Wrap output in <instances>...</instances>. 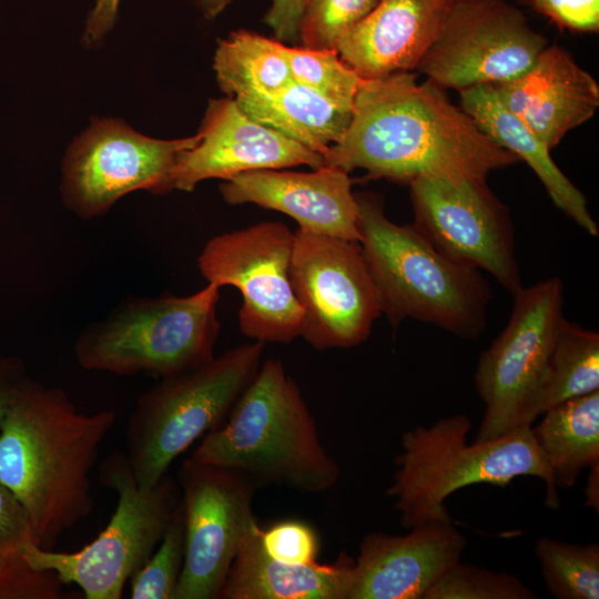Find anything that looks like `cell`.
<instances>
[{"instance_id": "6da1fadb", "label": "cell", "mask_w": 599, "mask_h": 599, "mask_svg": "<svg viewBox=\"0 0 599 599\" xmlns=\"http://www.w3.org/2000/svg\"><path fill=\"white\" fill-rule=\"evenodd\" d=\"M440 87L410 71L364 79L344 136L324 165L370 177L486 181L519 159L496 144Z\"/></svg>"}, {"instance_id": "7a4b0ae2", "label": "cell", "mask_w": 599, "mask_h": 599, "mask_svg": "<svg viewBox=\"0 0 599 599\" xmlns=\"http://www.w3.org/2000/svg\"><path fill=\"white\" fill-rule=\"evenodd\" d=\"M115 420V410L80 412L65 390L29 376L18 387L0 419V483L41 548L93 511L90 473Z\"/></svg>"}, {"instance_id": "3957f363", "label": "cell", "mask_w": 599, "mask_h": 599, "mask_svg": "<svg viewBox=\"0 0 599 599\" xmlns=\"http://www.w3.org/2000/svg\"><path fill=\"white\" fill-rule=\"evenodd\" d=\"M190 458L241 471L258 486L311 494L333 488L341 474L298 385L277 358L262 362L226 420L202 437Z\"/></svg>"}, {"instance_id": "277c9868", "label": "cell", "mask_w": 599, "mask_h": 599, "mask_svg": "<svg viewBox=\"0 0 599 599\" xmlns=\"http://www.w3.org/2000/svg\"><path fill=\"white\" fill-rule=\"evenodd\" d=\"M355 195L359 244L378 292L382 314L392 326L415 319L461 338L479 337L491 297L480 272L444 256L413 224L390 221L378 196Z\"/></svg>"}, {"instance_id": "5b68a950", "label": "cell", "mask_w": 599, "mask_h": 599, "mask_svg": "<svg viewBox=\"0 0 599 599\" xmlns=\"http://www.w3.org/2000/svg\"><path fill=\"white\" fill-rule=\"evenodd\" d=\"M470 427L468 416L456 414L403 434L402 453L395 458L397 469L387 495L394 498L404 528L448 517L445 500L461 488L474 484L504 487L519 476L542 479L547 506L559 507L557 488L535 444L531 426L467 444Z\"/></svg>"}, {"instance_id": "8992f818", "label": "cell", "mask_w": 599, "mask_h": 599, "mask_svg": "<svg viewBox=\"0 0 599 599\" xmlns=\"http://www.w3.org/2000/svg\"><path fill=\"white\" fill-rule=\"evenodd\" d=\"M219 298L220 287L207 283L186 296L124 300L78 334L74 357L83 369L120 376L164 378L194 368L214 357Z\"/></svg>"}, {"instance_id": "52a82bcc", "label": "cell", "mask_w": 599, "mask_h": 599, "mask_svg": "<svg viewBox=\"0 0 599 599\" xmlns=\"http://www.w3.org/2000/svg\"><path fill=\"white\" fill-rule=\"evenodd\" d=\"M265 344L235 346L143 392L128 419L125 455L138 484L151 487L197 439L220 427L254 378Z\"/></svg>"}, {"instance_id": "ba28073f", "label": "cell", "mask_w": 599, "mask_h": 599, "mask_svg": "<svg viewBox=\"0 0 599 599\" xmlns=\"http://www.w3.org/2000/svg\"><path fill=\"white\" fill-rule=\"evenodd\" d=\"M99 481L116 495L114 512L90 544L73 552L28 542L29 566L78 586L85 599H120L130 578L148 561L181 506L177 480L165 475L141 487L124 451L110 453L99 466Z\"/></svg>"}, {"instance_id": "9c48e42d", "label": "cell", "mask_w": 599, "mask_h": 599, "mask_svg": "<svg viewBox=\"0 0 599 599\" xmlns=\"http://www.w3.org/2000/svg\"><path fill=\"white\" fill-rule=\"evenodd\" d=\"M293 237L282 222H261L211 237L197 257L207 283L241 292L238 325L247 338L288 344L301 336L303 309L290 276Z\"/></svg>"}, {"instance_id": "30bf717a", "label": "cell", "mask_w": 599, "mask_h": 599, "mask_svg": "<svg viewBox=\"0 0 599 599\" xmlns=\"http://www.w3.org/2000/svg\"><path fill=\"white\" fill-rule=\"evenodd\" d=\"M290 276L311 346L349 348L368 338L382 307L359 242L297 229Z\"/></svg>"}, {"instance_id": "8fae6325", "label": "cell", "mask_w": 599, "mask_h": 599, "mask_svg": "<svg viewBox=\"0 0 599 599\" xmlns=\"http://www.w3.org/2000/svg\"><path fill=\"white\" fill-rule=\"evenodd\" d=\"M514 296L509 321L484 351L475 372L485 413L475 441L498 438L521 426L564 321V286L550 277Z\"/></svg>"}, {"instance_id": "7c38bea8", "label": "cell", "mask_w": 599, "mask_h": 599, "mask_svg": "<svg viewBox=\"0 0 599 599\" xmlns=\"http://www.w3.org/2000/svg\"><path fill=\"white\" fill-rule=\"evenodd\" d=\"M199 134L176 140L143 135L123 121L95 120L69 146L62 165L64 205L83 220L100 216L134 191L163 194L173 190L179 154Z\"/></svg>"}, {"instance_id": "4fadbf2b", "label": "cell", "mask_w": 599, "mask_h": 599, "mask_svg": "<svg viewBox=\"0 0 599 599\" xmlns=\"http://www.w3.org/2000/svg\"><path fill=\"white\" fill-rule=\"evenodd\" d=\"M184 562L175 599H219L230 567L257 522L260 487L241 471L185 459L177 473Z\"/></svg>"}, {"instance_id": "5bb4252c", "label": "cell", "mask_w": 599, "mask_h": 599, "mask_svg": "<svg viewBox=\"0 0 599 599\" xmlns=\"http://www.w3.org/2000/svg\"><path fill=\"white\" fill-rule=\"evenodd\" d=\"M547 45L505 0L454 1L416 69L441 89L495 85L525 72Z\"/></svg>"}, {"instance_id": "9a60e30c", "label": "cell", "mask_w": 599, "mask_h": 599, "mask_svg": "<svg viewBox=\"0 0 599 599\" xmlns=\"http://www.w3.org/2000/svg\"><path fill=\"white\" fill-rule=\"evenodd\" d=\"M414 227L453 262L491 274L512 295L524 286L515 231L506 206L486 181H410Z\"/></svg>"}, {"instance_id": "2e32d148", "label": "cell", "mask_w": 599, "mask_h": 599, "mask_svg": "<svg viewBox=\"0 0 599 599\" xmlns=\"http://www.w3.org/2000/svg\"><path fill=\"white\" fill-rule=\"evenodd\" d=\"M197 134V143L177 156L176 190L190 192L204 180L226 181L255 170L324 165L321 154L253 120L230 97L210 101Z\"/></svg>"}, {"instance_id": "e0dca14e", "label": "cell", "mask_w": 599, "mask_h": 599, "mask_svg": "<svg viewBox=\"0 0 599 599\" xmlns=\"http://www.w3.org/2000/svg\"><path fill=\"white\" fill-rule=\"evenodd\" d=\"M409 529L406 535L372 531L363 537L348 599H424L460 561L467 540L450 516Z\"/></svg>"}, {"instance_id": "ac0fdd59", "label": "cell", "mask_w": 599, "mask_h": 599, "mask_svg": "<svg viewBox=\"0 0 599 599\" xmlns=\"http://www.w3.org/2000/svg\"><path fill=\"white\" fill-rule=\"evenodd\" d=\"M220 191L229 204L253 203L291 216L303 231L359 242L358 203L341 167L248 171L226 180Z\"/></svg>"}, {"instance_id": "d6986e66", "label": "cell", "mask_w": 599, "mask_h": 599, "mask_svg": "<svg viewBox=\"0 0 599 599\" xmlns=\"http://www.w3.org/2000/svg\"><path fill=\"white\" fill-rule=\"evenodd\" d=\"M500 102L550 150L599 106L595 78L557 45H547L521 74L491 85Z\"/></svg>"}, {"instance_id": "ffe728a7", "label": "cell", "mask_w": 599, "mask_h": 599, "mask_svg": "<svg viewBox=\"0 0 599 599\" xmlns=\"http://www.w3.org/2000/svg\"><path fill=\"white\" fill-rule=\"evenodd\" d=\"M453 0H379L336 43L363 79L416 69L436 40Z\"/></svg>"}, {"instance_id": "44dd1931", "label": "cell", "mask_w": 599, "mask_h": 599, "mask_svg": "<svg viewBox=\"0 0 599 599\" xmlns=\"http://www.w3.org/2000/svg\"><path fill=\"white\" fill-rule=\"evenodd\" d=\"M253 526L241 545L219 599H348L354 559L342 552L333 564L287 565L271 558Z\"/></svg>"}, {"instance_id": "7402d4cb", "label": "cell", "mask_w": 599, "mask_h": 599, "mask_svg": "<svg viewBox=\"0 0 599 599\" xmlns=\"http://www.w3.org/2000/svg\"><path fill=\"white\" fill-rule=\"evenodd\" d=\"M460 108L499 146L525 161L536 173L555 205L589 235L599 227L587 200L564 174L550 155V149L498 99L491 85L459 91Z\"/></svg>"}, {"instance_id": "603a6c76", "label": "cell", "mask_w": 599, "mask_h": 599, "mask_svg": "<svg viewBox=\"0 0 599 599\" xmlns=\"http://www.w3.org/2000/svg\"><path fill=\"white\" fill-rule=\"evenodd\" d=\"M235 102L253 120L322 156L344 136L353 113L295 80L273 94Z\"/></svg>"}, {"instance_id": "cb8c5ba5", "label": "cell", "mask_w": 599, "mask_h": 599, "mask_svg": "<svg viewBox=\"0 0 599 599\" xmlns=\"http://www.w3.org/2000/svg\"><path fill=\"white\" fill-rule=\"evenodd\" d=\"M532 427L535 444L556 488H570L586 467L599 464V390L562 402Z\"/></svg>"}, {"instance_id": "d4e9b609", "label": "cell", "mask_w": 599, "mask_h": 599, "mask_svg": "<svg viewBox=\"0 0 599 599\" xmlns=\"http://www.w3.org/2000/svg\"><path fill=\"white\" fill-rule=\"evenodd\" d=\"M595 390H599V334L564 318L521 426H531L551 407Z\"/></svg>"}, {"instance_id": "484cf974", "label": "cell", "mask_w": 599, "mask_h": 599, "mask_svg": "<svg viewBox=\"0 0 599 599\" xmlns=\"http://www.w3.org/2000/svg\"><path fill=\"white\" fill-rule=\"evenodd\" d=\"M213 68L220 88L234 100L273 94L293 80L284 43L247 30L219 41Z\"/></svg>"}, {"instance_id": "4316f807", "label": "cell", "mask_w": 599, "mask_h": 599, "mask_svg": "<svg viewBox=\"0 0 599 599\" xmlns=\"http://www.w3.org/2000/svg\"><path fill=\"white\" fill-rule=\"evenodd\" d=\"M548 591L558 599L599 598V546L541 537L535 545Z\"/></svg>"}, {"instance_id": "83f0119b", "label": "cell", "mask_w": 599, "mask_h": 599, "mask_svg": "<svg viewBox=\"0 0 599 599\" xmlns=\"http://www.w3.org/2000/svg\"><path fill=\"white\" fill-rule=\"evenodd\" d=\"M28 542H35L28 516L0 483V599H30L43 586L44 573L21 555Z\"/></svg>"}, {"instance_id": "f1b7e54d", "label": "cell", "mask_w": 599, "mask_h": 599, "mask_svg": "<svg viewBox=\"0 0 599 599\" xmlns=\"http://www.w3.org/2000/svg\"><path fill=\"white\" fill-rule=\"evenodd\" d=\"M293 80L315 90L339 108L353 111L364 79L335 49H308L284 44Z\"/></svg>"}, {"instance_id": "f546056e", "label": "cell", "mask_w": 599, "mask_h": 599, "mask_svg": "<svg viewBox=\"0 0 599 599\" xmlns=\"http://www.w3.org/2000/svg\"><path fill=\"white\" fill-rule=\"evenodd\" d=\"M184 562L182 505L148 561L130 578L132 599H175Z\"/></svg>"}, {"instance_id": "4dcf8cb0", "label": "cell", "mask_w": 599, "mask_h": 599, "mask_svg": "<svg viewBox=\"0 0 599 599\" xmlns=\"http://www.w3.org/2000/svg\"><path fill=\"white\" fill-rule=\"evenodd\" d=\"M536 593L518 577L457 562L424 599H535Z\"/></svg>"}, {"instance_id": "1f68e13d", "label": "cell", "mask_w": 599, "mask_h": 599, "mask_svg": "<svg viewBox=\"0 0 599 599\" xmlns=\"http://www.w3.org/2000/svg\"><path fill=\"white\" fill-rule=\"evenodd\" d=\"M379 0H309L298 27L302 47L335 49L338 40L363 20Z\"/></svg>"}, {"instance_id": "d6a6232c", "label": "cell", "mask_w": 599, "mask_h": 599, "mask_svg": "<svg viewBox=\"0 0 599 599\" xmlns=\"http://www.w3.org/2000/svg\"><path fill=\"white\" fill-rule=\"evenodd\" d=\"M261 545L271 558L287 565L317 561L319 539L315 529L302 520L288 519L261 529Z\"/></svg>"}, {"instance_id": "836d02e7", "label": "cell", "mask_w": 599, "mask_h": 599, "mask_svg": "<svg viewBox=\"0 0 599 599\" xmlns=\"http://www.w3.org/2000/svg\"><path fill=\"white\" fill-rule=\"evenodd\" d=\"M534 7L558 26L580 31L599 30V0H531Z\"/></svg>"}, {"instance_id": "e575fe53", "label": "cell", "mask_w": 599, "mask_h": 599, "mask_svg": "<svg viewBox=\"0 0 599 599\" xmlns=\"http://www.w3.org/2000/svg\"><path fill=\"white\" fill-rule=\"evenodd\" d=\"M202 12L209 19L219 16L233 0H196ZM120 0H97L90 12L85 30V42L93 43L105 35L112 28Z\"/></svg>"}, {"instance_id": "d590c367", "label": "cell", "mask_w": 599, "mask_h": 599, "mask_svg": "<svg viewBox=\"0 0 599 599\" xmlns=\"http://www.w3.org/2000/svg\"><path fill=\"white\" fill-rule=\"evenodd\" d=\"M271 4L264 18L278 41L298 39V27L309 0H270Z\"/></svg>"}, {"instance_id": "8d00e7d4", "label": "cell", "mask_w": 599, "mask_h": 599, "mask_svg": "<svg viewBox=\"0 0 599 599\" xmlns=\"http://www.w3.org/2000/svg\"><path fill=\"white\" fill-rule=\"evenodd\" d=\"M26 377V365L21 358L0 353V419Z\"/></svg>"}, {"instance_id": "74e56055", "label": "cell", "mask_w": 599, "mask_h": 599, "mask_svg": "<svg viewBox=\"0 0 599 599\" xmlns=\"http://www.w3.org/2000/svg\"><path fill=\"white\" fill-rule=\"evenodd\" d=\"M599 464H596L590 467V474L589 479L586 486V506L592 507L598 512V506H599Z\"/></svg>"}, {"instance_id": "f35d334b", "label": "cell", "mask_w": 599, "mask_h": 599, "mask_svg": "<svg viewBox=\"0 0 599 599\" xmlns=\"http://www.w3.org/2000/svg\"><path fill=\"white\" fill-rule=\"evenodd\" d=\"M453 1H465V0H453Z\"/></svg>"}]
</instances>
